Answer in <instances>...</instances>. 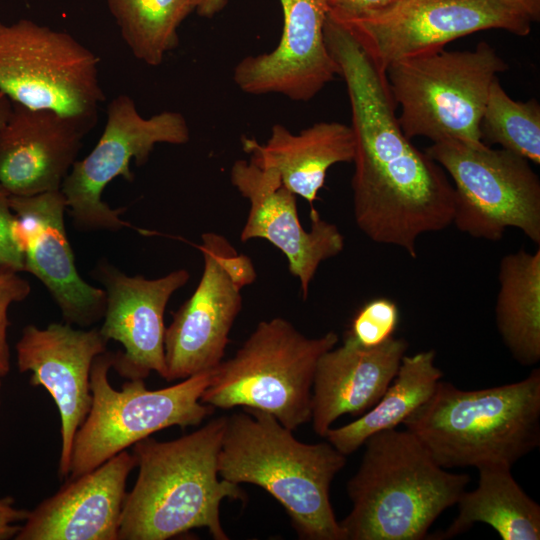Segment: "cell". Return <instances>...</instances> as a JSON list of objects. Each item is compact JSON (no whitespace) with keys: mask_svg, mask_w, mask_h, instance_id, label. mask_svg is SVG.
I'll use <instances>...</instances> for the list:
<instances>
[{"mask_svg":"<svg viewBox=\"0 0 540 540\" xmlns=\"http://www.w3.org/2000/svg\"><path fill=\"white\" fill-rule=\"evenodd\" d=\"M30 292L29 282L18 272L0 269V378L5 377L10 370L8 309L13 303L25 300Z\"/></svg>","mask_w":540,"mask_h":540,"instance_id":"cell-29","label":"cell"},{"mask_svg":"<svg viewBox=\"0 0 540 540\" xmlns=\"http://www.w3.org/2000/svg\"><path fill=\"white\" fill-rule=\"evenodd\" d=\"M341 24L385 75L394 61L443 49L477 31L501 29L527 36L532 20L502 0H406L385 17Z\"/></svg>","mask_w":540,"mask_h":540,"instance_id":"cell-13","label":"cell"},{"mask_svg":"<svg viewBox=\"0 0 540 540\" xmlns=\"http://www.w3.org/2000/svg\"><path fill=\"white\" fill-rule=\"evenodd\" d=\"M425 152L452 182V224L459 231L498 241L508 228H516L540 246V180L527 159L483 142L458 140L435 142Z\"/></svg>","mask_w":540,"mask_h":540,"instance_id":"cell-9","label":"cell"},{"mask_svg":"<svg viewBox=\"0 0 540 540\" xmlns=\"http://www.w3.org/2000/svg\"><path fill=\"white\" fill-rule=\"evenodd\" d=\"M406 0H325L327 15L343 24L376 20L387 16Z\"/></svg>","mask_w":540,"mask_h":540,"instance_id":"cell-30","label":"cell"},{"mask_svg":"<svg viewBox=\"0 0 540 540\" xmlns=\"http://www.w3.org/2000/svg\"><path fill=\"white\" fill-rule=\"evenodd\" d=\"M113 359L114 352L106 350L92 363L91 408L74 437L68 479L94 470L157 431L196 426L213 413V407L200 401L213 369L158 390L147 389L143 379L127 380L115 390L108 379Z\"/></svg>","mask_w":540,"mask_h":540,"instance_id":"cell-8","label":"cell"},{"mask_svg":"<svg viewBox=\"0 0 540 540\" xmlns=\"http://www.w3.org/2000/svg\"><path fill=\"white\" fill-rule=\"evenodd\" d=\"M97 118L12 101V111L0 126V184L15 196L61 190Z\"/></svg>","mask_w":540,"mask_h":540,"instance_id":"cell-18","label":"cell"},{"mask_svg":"<svg viewBox=\"0 0 540 540\" xmlns=\"http://www.w3.org/2000/svg\"><path fill=\"white\" fill-rule=\"evenodd\" d=\"M226 419H212L174 440L149 436L134 444L139 471L124 499L118 540H166L196 528L207 529L215 540H229L221 502L246 495L218 474Z\"/></svg>","mask_w":540,"mask_h":540,"instance_id":"cell-2","label":"cell"},{"mask_svg":"<svg viewBox=\"0 0 540 540\" xmlns=\"http://www.w3.org/2000/svg\"><path fill=\"white\" fill-rule=\"evenodd\" d=\"M0 389H1V378H0Z\"/></svg>","mask_w":540,"mask_h":540,"instance_id":"cell-36","label":"cell"},{"mask_svg":"<svg viewBox=\"0 0 540 540\" xmlns=\"http://www.w3.org/2000/svg\"><path fill=\"white\" fill-rule=\"evenodd\" d=\"M364 445L346 487L352 509L339 521L345 539H426L434 521L457 503L470 476L446 471L406 429L377 432Z\"/></svg>","mask_w":540,"mask_h":540,"instance_id":"cell-4","label":"cell"},{"mask_svg":"<svg viewBox=\"0 0 540 540\" xmlns=\"http://www.w3.org/2000/svg\"><path fill=\"white\" fill-rule=\"evenodd\" d=\"M402 424L445 469L512 467L540 445V369L479 390L440 380Z\"/></svg>","mask_w":540,"mask_h":540,"instance_id":"cell-5","label":"cell"},{"mask_svg":"<svg viewBox=\"0 0 540 540\" xmlns=\"http://www.w3.org/2000/svg\"><path fill=\"white\" fill-rule=\"evenodd\" d=\"M203 272L190 296L165 329L168 382L216 368L224 358L229 333L242 308L241 291L256 280L251 259L222 235L207 232L198 246Z\"/></svg>","mask_w":540,"mask_h":540,"instance_id":"cell-12","label":"cell"},{"mask_svg":"<svg viewBox=\"0 0 540 540\" xmlns=\"http://www.w3.org/2000/svg\"><path fill=\"white\" fill-rule=\"evenodd\" d=\"M132 55L160 65L179 44L178 28L193 12L191 0H106Z\"/></svg>","mask_w":540,"mask_h":540,"instance_id":"cell-26","label":"cell"},{"mask_svg":"<svg viewBox=\"0 0 540 540\" xmlns=\"http://www.w3.org/2000/svg\"><path fill=\"white\" fill-rule=\"evenodd\" d=\"M191 4L198 15L211 18L224 9L227 0H191Z\"/></svg>","mask_w":540,"mask_h":540,"instance_id":"cell-33","label":"cell"},{"mask_svg":"<svg viewBox=\"0 0 540 540\" xmlns=\"http://www.w3.org/2000/svg\"><path fill=\"white\" fill-rule=\"evenodd\" d=\"M400 319L397 304L385 297L366 302L354 315L345 337L372 348L393 337Z\"/></svg>","mask_w":540,"mask_h":540,"instance_id":"cell-28","label":"cell"},{"mask_svg":"<svg viewBox=\"0 0 540 540\" xmlns=\"http://www.w3.org/2000/svg\"><path fill=\"white\" fill-rule=\"evenodd\" d=\"M91 275L106 294L99 331L107 341L123 346V351L114 352L112 368L127 380H144L153 371L164 378V313L171 296L189 281V272L177 269L148 279L129 276L102 259Z\"/></svg>","mask_w":540,"mask_h":540,"instance_id":"cell-15","label":"cell"},{"mask_svg":"<svg viewBox=\"0 0 540 540\" xmlns=\"http://www.w3.org/2000/svg\"><path fill=\"white\" fill-rule=\"evenodd\" d=\"M480 132L482 142L540 164V105L535 99L515 101L496 77L489 88Z\"/></svg>","mask_w":540,"mask_h":540,"instance_id":"cell-27","label":"cell"},{"mask_svg":"<svg viewBox=\"0 0 540 540\" xmlns=\"http://www.w3.org/2000/svg\"><path fill=\"white\" fill-rule=\"evenodd\" d=\"M409 344L392 337L365 348L344 337L341 346L318 359L312 386L311 420L324 437L339 417L361 416L382 397L394 379Z\"/></svg>","mask_w":540,"mask_h":540,"instance_id":"cell-21","label":"cell"},{"mask_svg":"<svg viewBox=\"0 0 540 540\" xmlns=\"http://www.w3.org/2000/svg\"><path fill=\"white\" fill-rule=\"evenodd\" d=\"M99 58L71 34L29 19L0 21V90L11 101L68 115H96L105 95Z\"/></svg>","mask_w":540,"mask_h":540,"instance_id":"cell-10","label":"cell"},{"mask_svg":"<svg viewBox=\"0 0 540 540\" xmlns=\"http://www.w3.org/2000/svg\"><path fill=\"white\" fill-rule=\"evenodd\" d=\"M433 349L404 355L398 371L380 400L353 422L330 428L327 441L345 456L355 452L373 434L396 428L433 394L443 372Z\"/></svg>","mask_w":540,"mask_h":540,"instance_id":"cell-25","label":"cell"},{"mask_svg":"<svg viewBox=\"0 0 540 540\" xmlns=\"http://www.w3.org/2000/svg\"><path fill=\"white\" fill-rule=\"evenodd\" d=\"M346 456L328 441L301 442L273 415L251 408L227 416L218 474L250 483L286 510L302 540H346L330 502V485Z\"/></svg>","mask_w":540,"mask_h":540,"instance_id":"cell-3","label":"cell"},{"mask_svg":"<svg viewBox=\"0 0 540 540\" xmlns=\"http://www.w3.org/2000/svg\"><path fill=\"white\" fill-rule=\"evenodd\" d=\"M495 320L500 337L523 366L540 361V247L502 257Z\"/></svg>","mask_w":540,"mask_h":540,"instance_id":"cell-24","label":"cell"},{"mask_svg":"<svg viewBox=\"0 0 540 540\" xmlns=\"http://www.w3.org/2000/svg\"><path fill=\"white\" fill-rule=\"evenodd\" d=\"M10 193L0 184V269L24 271V255L14 236L16 216L10 207Z\"/></svg>","mask_w":540,"mask_h":540,"instance_id":"cell-31","label":"cell"},{"mask_svg":"<svg viewBox=\"0 0 540 540\" xmlns=\"http://www.w3.org/2000/svg\"><path fill=\"white\" fill-rule=\"evenodd\" d=\"M338 340L333 331L308 338L281 317L261 321L234 356L213 369L200 401L214 409L265 411L294 431L311 420L318 359Z\"/></svg>","mask_w":540,"mask_h":540,"instance_id":"cell-6","label":"cell"},{"mask_svg":"<svg viewBox=\"0 0 540 540\" xmlns=\"http://www.w3.org/2000/svg\"><path fill=\"white\" fill-rule=\"evenodd\" d=\"M10 207L16 216L14 236L24 255V271L43 283L65 322L89 327L101 320L106 294L78 273L65 230L67 204L62 191L10 195Z\"/></svg>","mask_w":540,"mask_h":540,"instance_id":"cell-16","label":"cell"},{"mask_svg":"<svg viewBox=\"0 0 540 540\" xmlns=\"http://www.w3.org/2000/svg\"><path fill=\"white\" fill-rule=\"evenodd\" d=\"M505 465H484L477 487L464 491L457 501L458 515L437 539H448L476 523L493 528L502 540H539L540 506L517 483Z\"/></svg>","mask_w":540,"mask_h":540,"instance_id":"cell-23","label":"cell"},{"mask_svg":"<svg viewBox=\"0 0 540 540\" xmlns=\"http://www.w3.org/2000/svg\"><path fill=\"white\" fill-rule=\"evenodd\" d=\"M12 111V101L0 90V126L5 123Z\"/></svg>","mask_w":540,"mask_h":540,"instance_id":"cell-35","label":"cell"},{"mask_svg":"<svg viewBox=\"0 0 540 540\" xmlns=\"http://www.w3.org/2000/svg\"><path fill=\"white\" fill-rule=\"evenodd\" d=\"M241 143L251 160L276 171L283 185L304 198L311 208L329 168L353 162L355 154L353 130L340 122H319L298 134L275 124L265 144L249 137H243Z\"/></svg>","mask_w":540,"mask_h":540,"instance_id":"cell-22","label":"cell"},{"mask_svg":"<svg viewBox=\"0 0 540 540\" xmlns=\"http://www.w3.org/2000/svg\"><path fill=\"white\" fill-rule=\"evenodd\" d=\"M189 140V126L181 113L163 111L144 118L128 95L112 99L97 144L76 160L61 186L75 228L116 232L130 226L120 218L125 208L111 209L102 201L105 187L119 176L132 182L131 160L144 165L156 144L182 145Z\"/></svg>","mask_w":540,"mask_h":540,"instance_id":"cell-11","label":"cell"},{"mask_svg":"<svg viewBox=\"0 0 540 540\" xmlns=\"http://www.w3.org/2000/svg\"><path fill=\"white\" fill-rule=\"evenodd\" d=\"M283 30L269 53L243 58L233 79L253 95L281 94L293 101H309L339 75L324 37L325 0H279Z\"/></svg>","mask_w":540,"mask_h":540,"instance_id":"cell-19","label":"cell"},{"mask_svg":"<svg viewBox=\"0 0 540 540\" xmlns=\"http://www.w3.org/2000/svg\"><path fill=\"white\" fill-rule=\"evenodd\" d=\"M508 69L486 42L474 50L443 49L392 62L385 70L408 139L482 143L480 122L492 81Z\"/></svg>","mask_w":540,"mask_h":540,"instance_id":"cell-7","label":"cell"},{"mask_svg":"<svg viewBox=\"0 0 540 540\" xmlns=\"http://www.w3.org/2000/svg\"><path fill=\"white\" fill-rule=\"evenodd\" d=\"M27 514L28 511L15 508L11 498L0 499V539L15 537L20 528L16 523L24 521Z\"/></svg>","mask_w":540,"mask_h":540,"instance_id":"cell-32","label":"cell"},{"mask_svg":"<svg viewBox=\"0 0 540 540\" xmlns=\"http://www.w3.org/2000/svg\"><path fill=\"white\" fill-rule=\"evenodd\" d=\"M107 343L99 329H75L68 323H52L43 329L25 326L16 344L18 370L31 371L30 384L44 387L58 408L61 477L70 473L74 437L91 408L92 363L107 350Z\"/></svg>","mask_w":540,"mask_h":540,"instance_id":"cell-17","label":"cell"},{"mask_svg":"<svg viewBox=\"0 0 540 540\" xmlns=\"http://www.w3.org/2000/svg\"><path fill=\"white\" fill-rule=\"evenodd\" d=\"M136 458L126 450L69 481L28 511L16 540H118L127 478Z\"/></svg>","mask_w":540,"mask_h":540,"instance_id":"cell-20","label":"cell"},{"mask_svg":"<svg viewBox=\"0 0 540 540\" xmlns=\"http://www.w3.org/2000/svg\"><path fill=\"white\" fill-rule=\"evenodd\" d=\"M324 37L351 107L355 223L371 241L401 248L415 259L421 235L442 231L453 222L452 182L405 136L385 75L352 33L327 16Z\"/></svg>","mask_w":540,"mask_h":540,"instance_id":"cell-1","label":"cell"},{"mask_svg":"<svg viewBox=\"0 0 540 540\" xmlns=\"http://www.w3.org/2000/svg\"><path fill=\"white\" fill-rule=\"evenodd\" d=\"M517 9L524 12L530 17L532 22L538 21L540 18V0H502Z\"/></svg>","mask_w":540,"mask_h":540,"instance_id":"cell-34","label":"cell"},{"mask_svg":"<svg viewBox=\"0 0 540 540\" xmlns=\"http://www.w3.org/2000/svg\"><path fill=\"white\" fill-rule=\"evenodd\" d=\"M230 181L249 201L242 228V242L265 239L287 258L290 273L298 278L303 299L320 264L344 249V236L338 227L311 208V228H303L297 211L296 195L286 188L271 168L253 160H237L230 170Z\"/></svg>","mask_w":540,"mask_h":540,"instance_id":"cell-14","label":"cell"}]
</instances>
